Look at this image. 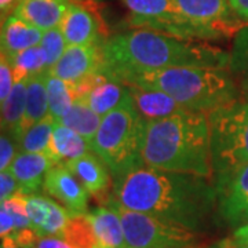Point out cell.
Instances as JSON below:
<instances>
[{
  "instance_id": "32",
  "label": "cell",
  "mask_w": 248,
  "mask_h": 248,
  "mask_svg": "<svg viewBox=\"0 0 248 248\" xmlns=\"http://www.w3.org/2000/svg\"><path fill=\"white\" fill-rule=\"evenodd\" d=\"M19 152L18 142L7 133H1L0 137V171L10 169L11 163Z\"/></svg>"
},
{
  "instance_id": "25",
  "label": "cell",
  "mask_w": 248,
  "mask_h": 248,
  "mask_svg": "<svg viewBox=\"0 0 248 248\" xmlns=\"http://www.w3.org/2000/svg\"><path fill=\"white\" fill-rule=\"evenodd\" d=\"M57 122H60L63 125L72 128L73 131L80 134L91 145L93 141H94V137L97 134L98 128L101 125L102 117L97 115L81 99H76L73 102V105L69 108V110Z\"/></svg>"
},
{
  "instance_id": "8",
  "label": "cell",
  "mask_w": 248,
  "mask_h": 248,
  "mask_svg": "<svg viewBox=\"0 0 248 248\" xmlns=\"http://www.w3.org/2000/svg\"><path fill=\"white\" fill-rule=\"evenodd\" d=\"M131 11V25L184 39H215V36L190 21L174 0H123Z\"/></svg>"
},
{
  "instance_id": "33",
  "label": "cell",
  "mask_w": 248,
  "mask_h": 248,
  "mask_svg": "<svg viewBox=\"0 0 248 248\" xmlns=\"http://www.w3.org/2000/svg\"><path fill=\"white\" fill-rule=\"evenodd\" d=\"M14 73L10 66L7 58L1 54V61H0V102H4L6 98L9 97L11 90L14 87Z\"/></svg>"
},
{
  "instance_id": "4",
  "label": "cell",
  "mask_w": 248,
  "mask_h": 248,
  "mask_svg": "<svg viewBox=\"0 0 248 248\" xmlns=\"http://www.w3.org/2000/svg\"><path fill=\"white\" fill-rule=\"evenodd\" d=\"M124 84L159 90L177 101L187 112L210 113L241 97L229 69L174 66L156 71L128 72L115 76Z\"/></svg>"
},
{
  "instance_id": "9",
  "label": "cell",
  "mask_w": 248,
  "mask_h": 248,
  "mask_svg": "<svg viewBox=\"0 0 248 248\" xmlns=\"http://www.w3.org/2000/svg\"><path fill=\"white\" fill-rule=\"evenodd\" d=\"M217 210L222 219L233 228L248 222V163L215 172Z\"/></svg>"
},
{
  "instance_id": "23",
  "label": "cell",
  "mask_w": 248,
  "mask_h": 248,
  "mask_svg": "<svg viewBox=\"0 0 248 248\" xmlns=\"http://www.w3.org/2000/svg\"><path fill=\"white\" fill-rule=\"evenodd\" d=\"M90 151L91 145L86 138L55 120L51 145L48 151V156L54 160L55 164H63L69 160L78 159Z\"/></svg>"
},
{
  "instance_id": "31",
  "label": "cell",
  "mask_w": 248,
  "mask_h": 248,
  "mask_svg": "<svg viewBox=\"0 0 248 248\" xmlns=\"http://www.w3.org/2000/svg\"><path fill=\"white\" fill-rule=\"evenodd\" d=\"M40 46L43 47L47 55V63H48V69L57 63V61L62 57V54L66 50V40L63 37L61 28H54V29H48L43 32V37Z\"/></svg>"
},
{
  "instance_id": "26",
  "label": "cell",
  "mask_w": 248,
  "mask_h": 248,
  "mask_svg": "<svg viewBox=\"0 0 248 248\" xmlns=\"http://www.w3.org/2000/svg\"><path fill=\"white\" fill-rule=\"evenodd\" d=\"M48 115H50V107H48V95L46 86V73H42L28 79L27 113L24 120V133L31 125L43 120Z\"/></svg>"
},
{
  "instance_id": "5",
  "label": "cell",
  "mask_w": 248,
  "mask_h": 248,
  "mask_svg": "<svg viewBox=\"0 0 248 248\" xmlns=\"http://www.w3.org/2000/svg\"><path fill=\"white\" fill-rule=\"evenodd\" d=\"M143 130L145 119L134 107L131 95L102 117L91 151L107 163L112 178L124 175L145 164L142 160Z\"/></svg>"
},
{
  "instance_id": "20",
  "label": "cell",
  "mask_w": 248,
  "mask_h": 248,
  "mask_svg": "<svg viewBox=\"0 0 248 248\" xmlns=\"http://www.w3.org/2000/svg\"><path fill=\"white\" fill-rule=\"evenodd\" d=\"M97 248H127L123 223L115 210L108 205H99L87 213Z\"/></svg>"
},
{
  "instance_id": "2",
  "label": "cell",
  "mask_w": 248,
  "mask_h": 248,
  "mask_svg": "<svg viewBox=\"0 0 248 248\" xmlns=\"http://www.w3.org/2000/svg\"><path fill=\"white\" fill-rule=\"evenodd\" d=\"M104 55L109 78L128 72L174 66L229 69L231 62V53L219 47L145 28H137L107 39Z\"/></svg>"
},
{
  "instance_id": "30",
  "label": "cell",
  "mask_w": 248,
  "mask_h": 248,
  "mask_svg": "<svg viewBox=\"0 0 248 248\" xmlns=\"http://www.w3.org/2000/svg\"><path fill=\"white\" fill-rule=\"evenodd\" d=\"M62 239L75 248H97V240L87 214H72Z\"/></svg>"
},
{
  "instance_id": "3",
  "label": "cell",
  "mask_w": 248,
  "mask_h": 248,
  "mask_svg": "<svg viewBox=\"0 0 248 248\" xmlns=\"http://www.w3.org/2000/svg\"><path fill=\"white\" fill-rule=\"evenodd\" d=\"M142 160L155 169L214 178L208 115L184 112L145 120Z\"/></svg>"
},
{
  "instance_id": "22",
  "label": "cell",
  "mask_w": 248,
  "mask_h": 248,
  "mask_svg": "<svg viewBox=\"0 0 248 248\" xmlns=\"http://www.w3.org/2000/svg\"><path fill=\"white\" fill-rule=\"evenodd\" d=\"M27 84L28 80L14 83L10 95L1 102V133L10 134L19 142L24 134V120L27 113Z\"/></svg>"
},
{
  "instance_id": "34",
  "label": "cell",
  "mask_w": 248,
  "mask_h": 248,
  "mask_svg": "<svg viewBox=\"0 0 248 248\" xmlns=\"http://www.w3.org/2000/svg\"><path fill=\"white\" fill-rule=\"evenodd\" d=\"M21 193L16 177L9 170L0 172V202H6L13 196Z\"/></svg>"
},
{
  "instance_id": "29",
  "label": "cell",
  "mask_w": 248,
  "mask_h": 248,
  "mask_svg": "<svg viewBox=\"0 0 248 248\" xmlns=\"http://www.w3.org/2000/svg\"><path fill=\"white\" fill-rule=\"evenodd\" d=\"M55 119L48 115L46 119L37 122L25 130L18 142L19 152L28 153H47L50 151L51 138H53Z\"/></svg>"
},
{
  "instance_id": "17",
  "label": "cell",
  "mask_w": 248,
  "mask_h": 248,
  "mask_svg": "<svg viewBox=\"0 0 248 248\" xmlns=\"http://www.w3.org/2000/svg\"><path fill=\"white\" fill-rule=\"evenodd\" d=\"M130 98L127 86L107 75H99L78 99L87 104L101 117L107 116Z\"/></svg>"
},
{
  "instance_id": "21",
  "label": "cell",
  "mask_w": 248,
  "mask_h": 248,
  "mask_svg": "<svg viewBox=\"0 0 248 248\" xmlns=\"http://www.w3.org/2000/svg\"><path fill=\"white\" fill-rule=\"evenodd\" d=\"M42 37L43 31L11 14L1 25V54L10 55L39 46Z\"/></svg>"
},
{
  "instance_id": "38",
  "label": "cell",
  "mask_w": 248,
  "mask_h": 248,
  "mask_svg": "<svg viewBox=\"0 0 248 248\" xmlns=\"http://www.w3.org/2000/svg\"><path fill=\"white\" fill-rule=\"evenodd\" d=\"M232 240H234L236 243H241V244H248V222L234 229L233 234H232Z\"/></svg>"
},
{
  "instance_id": "11",
  "label": "cell",
  "mask_w": 248,
  "mask_h": 248,
  "mask_svg": "<svg viewBox=\"0 0 248 248\" xmlns=\"http://www.w3.org/2000/svg\"><path fill=\"white\" fill-rule=\"evenodd\" d=\"M179 10L199 27L210 31L215 39L240 31L239 18L229 0H174ZM237 17V16H236Z\"/></svg>"
},
{
  "instance_id": "19",
  "label": "cell",
  "mask_w": 248,
  "mask_h": 248,
  "mask_svg": "<svg viewBox=\"0 0 248 248\" xmlns=\"http://www.w3.org/2000/svg\"><path fill=\"white\" fill-rule=\"evenodd\" d=\"M69 3V0H21L14 16L45 32L61 25Z\"/></svg>"
},
{
  "instance_id": "40",
  "label": "cell",
  "mask_w": 248,
  "mask_h": 248,
  "mask_svg": "<svg viewBox=\"0 0 248 248\" xmlns=\"http://www.w3.org/2000/svg\"><path fill=\"white\" fill-rule=\"evenodd\" d=\"M0 248H25V247H22V246L17 244V243L11 239V237H6V239H1V246H0Z\"/></svg>"
},
{
  "instance_id": "41",
  "label": "cell",
  "mask_w": 248,
  "mask_h": 248,
  "mask_svg": "<svg viewBox=\"0 0 248 248\" xmlns=\"http://www.w3.org/2000/svg\"><path fill=\"white\" fill-rule=\"evenodd\" d=\"M186 248H190V247H186Z\"/></svg>"
},
{
  "instance_id": "16",
  "label": "cell",
  "mask_w": 248,
  "mask_h": 248,
  "mask_svg": "<svg viewBox=\"0 0 248 248\" xmlns=\"http://www.w3.org/2000/svg\"><path fill=\"white\" fill-rule=\"evenodd\" d=\"M54 166L57 164L47 153L18 152L9 171L17 179L22 195H35L43 189L46 175Z\"/></svg>"
},
{
  "instance_id": "39",
  "label": "cell",
  "mask_w": 248,
  "mask_h": 248,
  "mask_svg": "<svg viewBox=\"0 0 248 248\" xmlns=\"http://www.w3.org/2000/svg\"><path fill=\"white\" fill-rule=\"evenodd\" d=\"M213 248H248V244H241V243H236L234 240L231 239H225L214 244Z\"/></svg>"
},
{
  "instance_id": "6",
  "label": "cell",
  "mask_w": 248,
  "mask_h": 248,
  "mask_svg": "<svg viewBox=\"0 0 248 248\" xmlns=\"http://www.w3.org/2000/svg\"><path fill=\"white\" fill-rule=\"evenodd\" d=\"M214 174L248 163V99L240 97L208 113Z\"/></svg>"
},
{
  "instance_id": "14",
  "label": "cell",
  "mask_w": 248,
  "mask_h": 248,
  "mask_svg": "<svg viewBox=\"0 0 248 248\" xmlns=\"http://www.w3.org/2000/svg\"><path fill=\"white\" fill-rule=\"evenodd\" d=\"M31 228L37 237H62L72 214L48 196L25 195Z\"/></svg>"
},
{
  "instance_id": "24",
  "label": "cell",
  "mask_w": 248,
  "mask_h": 248,
  "mask_svg": "<svg viewBox=\"0 0 248 248\" xmlns=\"http://www.w3.org/2000/svg\"><path fill=\"white\" fill-rule=\"evenodd\" d=\"M4 55V54H3ZM14 73V80H28L33 76L48 72L47 55L43 47L39 45L18 53L4 55Z\"/></svg>"
},
{
  "instance_id": "15",
  "label": "cell",
  "mask_w": 248,
  "mask_h": 248,
  "mask_svg": "<svg viewBox=\"0 0 248 248\" xmlns=\"http://www.w3.org/2000/svg\"><path fill=\"white\" fill-rule=\"evenodd\" d=\"M60 28L68 46L105 43L107 40L102 36L97 16L87 7L75 3H69Z\"/></svg>"
},
{
  "instance_id": "12",
  "label": "cell",
  "mask_w": 248,
  "mask_h": 248,
  "mask_svg": "<svg viewBox=\"0 0 248 248\" xmlns=\"http://www.w3.org/2000/svg\"><path fill=\"white\" fill-rule=\"evenodd\" d=\"M43 190L73 215L89 213L90 193L65 164H57L47 172Z\"/></svg>"
},
{
  "instance_id": "7",
  "label": "cell",
  "mask_w": 248,
  "mask_h": 248,
  "mask_svg": "<svg viewBox=\"0 0 248 248\" xmlns=\"http://www.w3.org/2000/svg\"><path fill=\"white\" fill-rule=\"evenodd\" d=\"M107 205L122 219L127 248H186L195 243L196 232L181 225L128 210L112 197Z\"/></svg>"
},
{
  "instance_id": "37",
  "label": "cell",
  "mask_w": 248,
  "mask_h": 248,
  "mask_svg": "<svg viewBox=\"0 0 248 248\" xmlns=\"http://www.w3.org/2000/svg\"><path fill=\"white\" fill-rule=\"evenodd\" d=\"M19 1L21 0H0V10H1L3 19L11 16V14H14V11L17 9Z\"/></svg>"
},
{
  "instance_id": "35",
  "label": "cell",
  "mask_w": 248,
  "mask_h": 248,
  "mask_svg": "<svg viewBox=\"0 0 248 248\" xmlns=\"http://www.w3.org/2000/svg\"><path fill=\"white\" fill-rule=\"evenodd\" d=\"M35 248H75L72 244H69L66 240L62 237H37L35 243Z\"/></svg>"
},
{
  "instance_id": "13",
  "label": "cell",
  "mask_w": 248,
  "mask_h": 248,
  "mask_svg": "<svg viewBox=\"0 0 248 248\" xmlns=\"http://www.w3.org/2000/svg\"><path fill=\"white\" fill-rule=\"evenodd\" d=\"M63 164L81 182L90 196H93L99 204L107 205L112 196L113 178L107 163L97 153L90 151Z\"/></svg>"
},
{
  "instance_id": "28",
  "label": "cell",
  "mask_w": 248,
  "mask_h": 248,
  "mask_svg": "<svg viewBox=\"0 0 248 248\" xmlns=\"http://www.w3.org/2000/svg\"><path fill=\"white\" fill-rule=\"evenodd\" d=\"M46 86H47L50 115L55 120H60L69 110L73 102L78 99L75 87L66 83L65 80L51 75L50 72H46Z\"/></svg>"
},
{
  "instance_id": "27",
  "label": "cell",
  "mask_w": 248,
  "mask_h": 248,
  "mask_svg": "<svg viewBox=\"0 0 248 248\" xmlns=\"http://www.w3.org/2000/svg\"><path fill=\"white\" fill-rule=\"evenodd\" d=\"M229 72L239 86L241 97L248 99V27L237 31L231 53Z\"/></svg>"
},
{
  "instance_id": "1",
  "label": "cell",
  "mask_w": 248,
  "mask_h": 248,
  "mask_svg": "<svg viewBox=\"0 0 248 248\" xmlns=\"http://www.w3.org/2000/svg\"><path fill=\"white\" fill-rule=\"evenodd\" d=\"M123 207L181 225L205 229L217 208L214 178L141 166L113 178L112 196Z\"/></svg>"
},
{
  "instance_id": "10",
  "label": "cell",
  "mask_w": 248,
  "mask_h": 248,
  "mask_svg": "<svg viewBox=\"0 0 248 248\" xmlns=\"http://www.w3.org/2000/svg\"><path fill=\"white\" fill-rule=\"evenodd\" d=\"M48 72L72 86H80L98 75H107L104 43L68 46Z\"/></svg>"
},
{
  "instance_id": "36",
  "label": "cell",
  "mask_w": 248,
  "mask_h": 248,
  "mask_svg": "<svg viewBox=\"0 0 248 248\" xmlns=\"http://www.w3.org/2000/svg\"><path fill=\"white\" fill-rule=\"evenodd\" d=\"M229 3L240 19L248 21V0H229Z\"/></svg>"
},
{
  "instance_id": "18",
  "label": "cell",
  "mask_w": 248,
  "mask_h": 248,
  "mask_svg": "<svg viewBox=\"0 0 248 248\" xmlns=\"http://www.w3.org/2000/svg\"><path fill=\"white\" fill-rule=\"evenodd\" d=\"M125 86L131 95L134 107L146 122L160 120V119H166V117L187 112L177 101H174L163 91L141 89L131 84H125Z\"/></svg>"
}]
</instances>
